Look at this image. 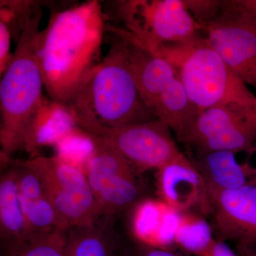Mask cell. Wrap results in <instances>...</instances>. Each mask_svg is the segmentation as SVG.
Listing matches in <instances>:
<instances>
[{
    "mask_svg": "<svg viewBox=\"0 0 256 256\" xmlns=\"http://www.w3.org/2000/svg\"><path fill=\"white\" fill-rule=\"evenodd\" d=\"M256 143V114L230 105L200 111L183 144L198 156L216 151H250Z\"/></svg>",
    "mask_w": 256,
    "mask_h": 256,
    "instance_id": "obj_9",
    "label": "cell"
},
{
    "mask_svg": "<svg viewBox=\"0 0 256 256\" xmlns=\"http://www.w3.org/2000/svg\"><path fill=\"white\" fill-rule=\"evenodd\" d=\"M40 5L31 10L9 66L0 82L1 154L10 156L23 148L32 119L46 97L37 60L36 41L42 18Z\"/></svg>",
    "mask_w": 256,
    "mask_h": 256,
    "instance_id": "obj_3",
    "label": "cell"
},
{
    "mask_svg": "<svg viewBox=\"0 0 256 256\" xmlns=\"http://www.w3.org/2000/svg\"><path fill=\"white\" fill-rule=\"evenodd\" d=\"M222 11L245 15L256 22V0H226L222 2Z\"/></svg>",
    "mask_w": 256,
    "mask_h": 256,
    "instance_id": "obj_25",
    "label": "cell"
},
{
    "mask_svg": "<svg viewBox=\"0 0 256 256\" xmlns=\"http://www.w3.org/2000/svg\"><path fill=\"white\" fill-rule=\"evenodd\" d=\"M92 139L94 150L84 172L102 215L112 216L139 201L142 186L134 175L137 170L124 156L108 144Z\"/></svg>",
    "mask_w": 256,
    "mask_h": 256,
    "instance_id": "obj_8",
    "label": "cell"
},
{
    "mask_svg": "<svg viewBox=\"0 0 256 256\" xmlns=\"http://www.w3.org/2000/svg\"><path fill=\"white\" fill-rule=\"evenodd\" d=\"M119 37L126 44L128 62L140 95L152 114L162 92L178 76V69L163 57L130 40Z\"/></svg>",
    "mask_w": 256,
    "mask_h": 256,
    "instance_id": "obj_14",
    "label": "cell"
},
{
    "mask_svg": "<svg viewBox=\"0 0 256 256\" xmlns=\"http://www.w3.org/2000/svg\"><path fill=\"white\" fill-rule=\"evenodd\" d=\"M110 4L126 28L114 26L112 32L152 52L200 37L198 25L183 0H121Z\"/></svg>",
    "mask_w": 256,
    "mask_h": 256,
    "instance_id": "obj_5",
    "label": "cell"
},
{
    "mask_svg": "<svg viewBox=\"0 0 256 256\" xmlns=\"http://www.w3.org/2000/svg\"><path fill=\"white\" fill-rule=\"evenodd\" d=\"M170 62L194 104L204 110L218 106H238L256 116V96L230 70L204 37L178 47Z\"/></svg>",
    "mask_w": 256,
    "mask_h": 256,
    "instance_id": "obj_4",
    "label": "cell"
},
{
    "mask_svg": "<svg viewBox=\"0 0 256 256\" xmlns=\"http://www.w3.org/2000/svg\"><path fill=\"white\" fill-rule=\"evenodd\" d=\"M1 159L10 165L0 180V234L5 242L20 247L24 242L25 224L18 198L16 174L4 156Z\"/></svg>",
    "mask_w": 256,
    "mask_h": 256,
    "instance_id": "obj_18",
    "label": "cell"
},
{
    "mask_svg": "<svg viewBox=\"0 0 256 256\" xmlns=\"http://www.w3.org/2000/svg\"><path fill=\"white\" fill-rule=\"evenodd\" d=\"M67 230L55 228L20 246V256H66Z\"/></svg>",
    "mask_w": 256,
    "mask_h": 256,
    "instance_id": "obj_22",
    "label": "cell"
},
{
    "mask_svg": "<svg viewBox=\"0 0 256 256\" xmlns=\"http://www.w3.org/2000/svg\"><path fill=\"white\" fill-rule=\"evenodd\" d=\"M198 28L230 70L256 87V22L238 13L222 11Z\"/></svg>",
    "mask_w": 256,
    "mask_h": 256,
    "instance_id": "obj_10",
    "label": "cell"
},
{
    "mask_svg": "<svg viewBox=\"0 0 256 256\" xmlns=\"http://www.w3.org/2000/svg\"><path fill=\"white\" fill-rule=\"evenodd\" d=\"M156 186L163 203L178 212L210 210L208 188L192 160L172 162L158 170Z\"/></svg>",
    "mask_w": 256,
    "mask_h": 256,
    "instance_id": "obj_12",
    "label": "cell"
},
{
    "mask_svg": "<svg viewBox=\"0 0 256 256\" xmlns=\"http://www.w3.org/2000/svg\"><path fill=\"white\" fill-rule=\"evenodd\" d=\"M237 252L240 256H256V248L252 246L237 245Z\"/></svg>",
    "mask_w": 256,
    "mask_h": 256,
    "instance_id": "obj_28",
    "label": "cell"
},
{
    "mask_svg": "<svg viewBox=\"0 0 256 256\" xmlns=\"http://www.w3.org/2000/svg\"><path fill=\"white\" fill-rule=\"evenodd\" d=\"M237 152L216 151L197 156L192 162L204 178L208 190L238 188L256 176V166L239 162Z\"/></svg>",
    "mask_w": 256,
    "mask_h": 256,
    "instance_id": "obj_16",
    "label": "cell"
},
{
    "mask_svg": "<svg viewBox=\"0 0 256 256\" xmlns=\"http://www.w3.org/2000/svg\"><path fill=\"white\" fill-rule=\"evenodd\" d=\"M1 156L16 170L18 198L24 220V242L58 228L56 214L34 172L25 161Z\"/></svg>",
    "mask_w": 256,
    "mask_h": 256,
    "instance_id": "obj_13",
    "label": "cell"
},
{
    "mask_svg": "<svg viewBox=\"0 0 256 256\" xmlns=\"http://www.w3.org/2000/svg\"><path fill=\"white\" fill-rule=\"evenodd\" d=\"M114 36L107 54L67 106L76 118L90 120L105 127L156 119L138 92L124 40Z\"/></svg>",
    "mask_w": 256,
    "mask_h": 256,
    "instance_id": "obj_2",
    "label": "cell"
},
{
    "mask_svg": "<svg viewBox=\"0 0 256 256\" xmlns=\"http://www.w3.org/2000/svg\"><path fill=\"white\" fill-rule=\"evenodd\" d=\"M78 127L68 106L46 98L32 119L22 149L33 152L42 146H55Z\"/></svg>",
    "mask_w": 256,
    "mask_h": 256,
    "instance_id": "obj_15",
    "label": "cell"
},
{
    "mask_svg": "<svg viewBox=\"0 0 256 256\" xmlns=\"http://www.w3.org/2000/svg\"><path fill=\"white\" fill-rule=\"evenodd\" d=\"M40 178L56 214L58 228L92 225L102 215L85 172L58 156L26 160Z\"/></svg>",
    "mask_w": 256,
    "mask_h": 256,
    "instance_id": "obj_6",
    "label": "cell"
},
{
    "mask_svg": "<svg viewBox=\"0 0 256 256\" xmlns=\"http://www.w3.org/2000/svg\"><path fill=\"white\" fill-rule=\"evenodd\" d=\"M202 256H240L225 240L216 238L212 245Z\"/></svg>",
    "mask_w": 256,
    "mask_h": 256,
    "instance_id": "obj_27",
    "label": "cell"
},
{
    "mask_svg": "<svg viewBox=\"0 0 256 256\" xmlns=\"http://www.w3.org/2000/svg\"><path fill=\"white\" fill-rule=\"evenodd\" d=\"M54 148L57 151L56 156L84 171L87 161L94 150V144L92 138L78 127Z\"/></svg>",
    "mask_w": 256,
    "mask_h": 256,
    "instance_id": "obj_21",
    "label": "cell"
},
{
    "mask_svg": "<svg viewBox=\"0 0 256 256\" xmlns=\"http://www.w3.org/2000/svg\"><path fill=\"white\" fill-rule=\"evenodd\" d=\"M200 111L178 76L162 92L152 114L174 131L178 140L184 143Z\"/></svg>",
    "mask_w": 256,
    "mask_h": 256,
    "instance_id": "obj_17",
    "label": "cell"
},
{
    "mask_svg": "<svg viewBox=\"0 0 256 256\" xmlns=\"http://www.w3.org/2000/svg\"><path fill=\"white\" fill-rule=\"evenodd\" d=\"M215 239L206 220L190 214L180 216L174 233V244L188 254L202 256Z\"/></svg>",
    "mask_w": 256,
    "mask_h": 256,
    "instance_id": "obj_19",
    "label": "cell"
},
{
    "mask_svg": "<svg viewBox=\"0 0 256 256\" xmlns=\"http://www.w3.org/2000/svg\"><path fill=\"white\" fill-rule=\"evenodd\" d=\"M12 38L11 31L6 24L0 22V75H2L9 66L13 58V54L10 52L11 40Z\"/></svg>",
    "mask_w": 256,
    "mask_h": 256,
    "instance_id": "obj_24",
    "label": "cell"
},
{
    "mask_svg": "<svg viewBox=\"0 0 256 256\" xmlns=\"http://www.w3.org/2000/svg\"><path fill=\"white\" fill-rule=\"evenodd\" d=\"M90 137L118 151L137 171L156 170L172 162L188 159L178 149L171 130L160 119L108 128L84 118H76Z\"/></svg>",
    "mask_w": 256,
    "mask_h": 256,
    "instance_id": "obj_7",
    "label": "cell"
},
{
    "mask_svg": "<svg viewBox=\"0 0 256 256\" xmlns=\"http://www.w3.org/2000/svg\"><path fill=\"white\" fill-rule=\"evenodd\" d=\"M66 256H114V246L95 224L82 226L69 230Z\"/></svg>",
    "mask_w": 256,
    "mask_h": 256,
    "instance_id": "obj_20",
    "label": "cell"
},
{
    "mask_svg": "<svg viewBox=\"0 0 256 256\" xmlns=\"http://www.w3.org/2000/svg\"><path fill=\"white\" fill-rule=\"evenodd\" d=\"M124 256H185L168 248L140 244L131 248Z\"/></svg>",
    "mask_w": 256,
    "mask_h": 256,
    "instance_id": "obj_26",
    "label": "cell"
},
{
    "mask_svg": "<svg viewBox=\"0 0 256 256\" xmlns=\"http://www.w3.org/2000/svg\"><path fill=\"white\" fill-rule=\"evenodd\" d=\"M218 238L256 245V176L232 190H208Z\"/></svg>",
    "mask_w": 256,
    "mask_h": 256,
    "instance_id": "obj_11",
    "label": "cell"
},
{
    "mask_svg": "<svg viewBox=\"0 0 256 256\" xmlns=\"http://www.w3.org/2000/svg\"><path fill=\"white\" fill-rule=\"evenodd\" d=\"M106 25L102 3L98 0L50 16L36 41L37 60L50 99L67 105L100 63Z\"/></svg>",
    "mask_w": 256,
    "mask_h": 256,
    "instance_id": "obj_1",
    "label": "cell"
},
{
    "mask_svg": "<svg viewBox=\"0 0 256 256\" xmlns=\"http://www.w3.org/2000/svg\"><path fill=\"white\" fill-rule=\"evenodd\" d=\"M198 26L214 20L222 12V0H183Z\"/></svg>",
    "mask_w": 256,
    "mask_h": 256,
    "instance_id": "obj_23",
    "label": "cell"
}]
</instances>
